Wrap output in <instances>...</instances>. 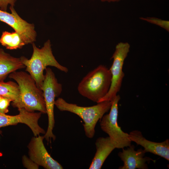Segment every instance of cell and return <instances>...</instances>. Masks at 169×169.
Returning <instances> with one entry per match:
<instances>
[{"mask_svg":"<svg viewBox=\"0 0 169 169\" xmlns=\"http://www.w3.org/2000/svg\"><path fill=\"white\" fill-rule=\"evenodd\" d=\"M9 77L16 81L20 92L19 101L15 108H24L30 112L38 111L42 113H46L43 92L38 87L29 74L23 71H15L9 74Z\"/></svg>","mask_w":169,"mask_h":169,"instance_id":"obj_1","label":"cell"},{"mask_svg":"<svg viewBox=\"0 0 169 169\" xmlns=\"http://www.w3.org/2000/svg\"><path fill=\"white\" fill-rule=\"evenodd\" d=\"M32 44L33 53L31 58L28 59L21 56L20 58L26 67V71L34 79L38 87L41 89L44 78V70L48 66L54 67L65 73L68 72V69L60 64L55 58L49 40L46 41L40 49L38 48L34 43Z\"/></svg>","mask_w":169,"mask_h":169,"instance_id":"obj_2","label":"cell"},{"mask_svg":"<svg viewBox=\"0 0 169 169\" xmlns=\"http://www.w3.org/2000/svg\"><path fill=\"white\" fill-rule=\"evenodd\" d=\"M97 103L91 106H81L69 103L61 98H58L55 101V105L60 110L73 113L82 119L85 135L89 138L94 136L96 124L110 110L112 101H105Z\"/></svg>","mask_w":169,"mask_h":169,"instance_id":"obj_3","label":"cell"},{"mask_svg":"<svg viewBox=\"0 0 169 169\" xmlns=\"http://www.w3.org/2000/svg\"><path fill=\"white\" fill-rule=\"evenodd\" d=\"M111 79L109 69L99 65L82 79L78 86V91L82 96L98 103L108 92Z\"/></svg>","mask_w":169,"mask_h":169,"instance_id":"obj_4","label":"cell"},{"mask_svg":"<svg viewBox=\"0 0 169 169\" xmlns=\"http://www.w3.org/2000/svg\"><path fill=\"white\" fill-rule=\"evenodd\" d=\"M45 70L44 78L41 90L43 93L46 113L48 118L47 130L44 136L49 142L51 139L54 141L56 138L53 132L55 124L54 107L55 98L59 97L61 94L62 87V84L58 83L54 72L51 68H47Z\"/></svg>","mask_w":169,"mask_h":169,"instance_id":"obj_5","label":"cell"},{"mask_svg":"<svg viewBox=\"0 0 169 169\" xmlns=\"http://www.w3.org/2000/svg\"><path fill=\"white\" fill-rule=\"evenodd\" d=\"M120 96L117 95L112 101L110 112L104 115L100 120L102 130L107 134L115 148L122 149L131 145L129 134L124 132L118 123V103Z\"/></svg>","mask_w":169,"mask_h":169,"instance_id":"obj_6","label":"cell"},{"mask_svg":"<svg viewBox=\"0 0 169 169\" xmlns=\"http://www.w3.org/2000/svg\"><path fill=\"white\" fill-rule=\"evenodd\" d=\"M130 48V45L127 43L121 42L116 45L111 57L113 59V62L109 69L112 76L111 86L107 94L98 103L112 101L119 92L125 76L123 71L124 61L129 51Z\"/></svg>","mask_w":169,"mask_h":169,"instance_id":"obj_7","label":"cell"},{"mask_svg":"<svg viewBox=\"0 0 169 169\" xmlns=\"http://www.w3.org/2000/svg\"><path fill=\"white\" fill-rule=\"evenodd\" d=\"M9 8L11 13L0 10V21L9 25L17 32L25 45L34 43L37 37L34 24L21 18L14 7L10 6Z\"/></svg>","mask_w":169,"mask_h":169,"instance_id":"obj_8","label":"cell"},{"mask_svg":"<svg viewBox=\"0 0 169 169\" xmlns=\"http://www.w3.org/2000/svg\"><path fill=\"white\" fill-rule=\"evenodd\" d=\"M19 113L15 115H10L0 112V128L19 123L28 125L33 132L35 136L40 134H45L44 130L39 125L38 122L42 113L30 112L24 108L18 109Z\"/></svg>","mask_w":169,"mask_h":169,"instance_id":"obj_9","label":"cell"},{"mask_svg":"<svg viewBox=\"0 0 169 169\" xmlns=\"http://www.w3.org/2000/svg\"><path fill=\"white\" fill-rule=\"evenodd\" d=\"M44 136L33 137L28 147L29 158L39 166L46 169H62L63 167L49 154L44 144Z\"/></svg>","mask_w":169,"mask_h":169,"instance_id":"obj_10","label":"cell"},{"mask_svg":"<svg viewBox=\"0 0 169 169\" xmlns=\"http://www.w3.org/2000/svg\"><path fill=\"white\" fill-rule=\"evenodd\" d=\"M126 149L122 148L118 156L123 162V165L120 166L119 169H147L146 162L151 161L155 162L151 158L145 156L146 153L144 149L140 148L136 151L134 145H131Z\"/></svg>","mask_w":169,"mask_h":169,"instance_id":"obj_11","label":"cell"},{"mask_svg":"<svg viewBox=\"0 0 169 169\" xmlns=\"http://www.w3.org/2000/svg\"><path fill=\"white\" fill-rule=\"evenodd\" d=\"M131 141L144 148L146 153L149 152L169 160V140L167 139L161 142H156L147 140L138 130H134L129 134Z\"/></svg>","mask_w":169,"mask_h":169,"instance_id":"obj_12","label":"cell"},{"mask_svg":"<svg viewBox=\"0 0 169 169\" xmlns=\"http://www.w3.org/2000/svg\"><path fill=\"white\" fill-rule=\"evenodd\" d=\"M96 152L89 167L90 169H100L106 159L115 148L109 136L99 137L96 140Z\"/></svg>","mask_w":169,"mask_h":169,"instance_id":"obj_13","label":"cell"},{"mask_svg":"<svg viewBox=\"0 0 169 169\" xmlns=\"http://www.w3.org/2000/svg\"><path fill=\"white\" fill-rule=\"evenodd\" d=\"M25 67L20 57L12 56L0 48V81H3L11 73Z\"/></svg>","mask_w":169,"mask_h":169,"instance_id":"obj_14","label":"cell"},{"mask_svg":"<svg viewBox=\"0 0 169 169\" xmlns=\"http://www.w3.org/2000/svg\"><path fill=\"white\" fill-rule=\"evenodd\" d=\"M0 96L7 98L12 101L13 107L19 101L20 92L17 83L12 81H0Z\"/></svg>","mask_w":169,"mask_h":169,"instance_id":"obj_15","label":"cell"},{"mask_svg":"<svg viewBox=\"0 0 169 169\" xmlns=\"http://www.w3.org/2000/svg\"><path fill=\"white\" fill-rule=\"evenodd\" d=\"M0 43L7 49L10 50L21 49L25 44L16 32L3 31L0 38Z\"/></svg>","mask_w":169,"mask_h":169,"instance_id":"obj_16","label":"cell"},{"mask_svg":"<svg viewBox=\"0 0 169 169\" xmlns=\"http://www.w3.org/2000/svg\"><path fill=\"white\" fill-rule=\"evenodd\" d=\"M22 163L23 166L28 169H38L39 166L25 155L22 158Z\"/></svg>","mask_w":169,"mask_h":169,"instance_id":"obj_17","label":"cell"},{"mask_svg":"<svg viewBox=\"0 0 169 169\" xmlns=\"http://www.w3.org/2000/svg\"><path fill=\"white\" fill-rule=\"evenodd\" d=\"M11 101L9 99L2 97L0 100V112L6 113L8 111V107Z\"/></svg>","mask_w":169,"mask_h":169,"instance_id":"obj_18","label":"cell"},{"mask_svg":"<svg viewBox=\"0 0 169 169\" xmlns=\"http://www.w3.org/2000/svg\"><path fill=\"white\" fill-rule=\"evenodd\" d=\"M16 0H0V10L7 11L9 5L14 7Z\"/></svg>","mask_w":169,"mask_h":169,"instance_id":"obj_19","label":"cell"},{"mask_svg":"<svg viewBox=\"0 0 169 169\" xmlns=\"http://www.w3.org/2000/svg\"><path fill=\"white\" fill-rule=\"evenodd\" d=\"M102 1H107L109 2L118 1L120 0H101Z\"/></svg>","mask_w":169,"mask_h":169,"instance_id":"obj_20","label":"cell"},{"mask_svg":"<svg viewBox=\"0 0 169 169\" xmlns=\"http://www.w3.org/2000/svg\"><path fill=\"white\" fill-rule=\"evenodd\" d=\"M2 97H2V96H0V100L2 98Z\"/></svg>","mask_w":169,"mask_h":169,"instance_id":"obj_21","label":"cell"}]
</instances>
